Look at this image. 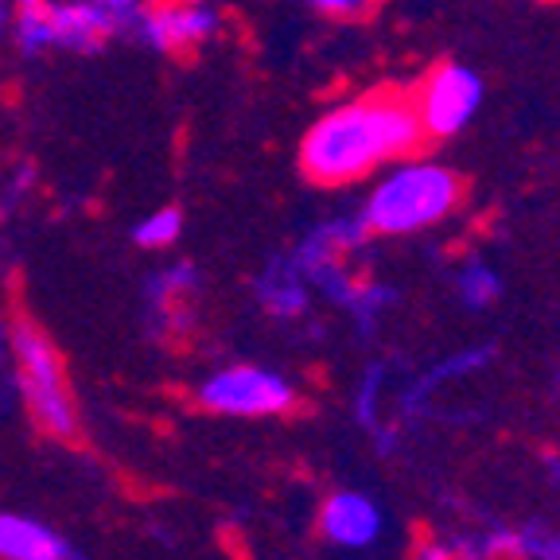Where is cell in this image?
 Segmentation results:
<instances>
[{
  "label": "cell",
  "mask_w": 560,
  "mask_h": 560,
  "mask_svg": "<svg viewBox=\"0 0 560 560\" xmlns=\"http://www.w3.org/2000/svg\"><path fill=\"white\" fill-rule=\"evenodd\" d=\"M459 195H464V184L444 164L409 160V164H397L394 172H385L377 179L359 214L370 234H417V230L444 222L459 202Z\"/></svg>",
  "instance_id": "2"
},
{
  "label": "cell",
  "mask_w": 560,
  "mask_h": 560,
  "mask_svg": "<svg viewBox=\"0 0 560 560\" xmlns=\"http://www.w3.org/2000/svg\"><path fill=\"white\" fill-rule=\"evenodd\" d=\"M0 377H12V324L0 319Z\"/></svg>",
  "instance_id": "18"
},
{
  "label": "cell",
  "mask_w": 560,
  "mask_h": 560,
  "mask_svg": "<svg viewBox=\"0 0 560 560\" xmlns=\"http://www.w3.org/2000/svg\"><path fill=\"white\" fill-rule=\"evenodd\" d=\"M35 191H39V167L20 160V164H12L9 172H4V179H0V210L12 219Z\"/></svg>",
  "instance_id": "15"
},
{
  "label": "cell",
  "mask_w": 560,
  "mask_h": 560,
  "mask_svg": "<svg viewBox=\"0 0 560 560\" xmlns=\"http://www.w3.org/2000/svg\"><path fill=\"white\" fill-rule=\"evenodd\" d=\"M482 94L487 90H482L479 70L464 67V62H440L424 79L417 102H412L424 137L447 140L455 132H464L475 121V114H479Z\"/></svg>",
  "instance_id": "7"
},
{
  "label": "cell",
  "mask_w": 560,
  "mask_h": 560,
  "mask_svg": "<svg viewBox=\"0 0 560 560\" xmlns=\"http://www.w3.org/2000/svg\"><path fill=\"white\" fill-rule=\"evenodd\" d=\"M114 39H125V32L102 0H44L12 12L9 47L20 59L97 55Z\"/></svg>",
  "instance_id": "3"
},
{
  "label": "cell",
  "mask_w": 560,
  "mask_h": 560,
  "mask_svg": "<svg viewBox=\"0 0 560 560\" xmlns=\"http://www.w3.org/2000/svg\"><path fill=\"white\" fill-rule=\"evenodd\" d=\"M202 272L195 261H167L149 272L144 280V315L156 335H172L187 324V300L199 292Z\"/></svg>",
  "instance_id": "8"
},
{
  "label": "cell",
  "mask_w": 560,
  "mask_h": 560,
  "mask_svg": "<svg viewBox=\"0 0 560 560\" xmlns=\"http://www.w3.org/2000/svg\"><path fill=\"white\" fill-rule=\"evenodd\" d=\"M417 560H452V552H447L444 545H424Z\"/></svg>",
  "instance_id": "20"
},
{
  "label": "cell",
  "mask_w": 560,
  "mask_h": 560,
  "mask_svg": "<svg viewBox=\"0 0 560 560\" xmlns=\"http://www.w3.org/2000/svg\"><path fill=\"white\" fill-rule=\"evenodd\" d=\"M0 560H86L51 525L0 510Z\"/></svg>",
  "instance_id": "10"
},
{
  "label": "cell",
  "mask_w": 560,
  "mask_h": 560,
  "mask_svg": "<svg viewBox=\"0 0 560 560\" xmlns=\"http://www.w3.org/2000/svg\"><path fill=\"white\" fill-rule=\"evenodd\" d=\"M12 385H16L24 409L32 412L35 429H44L55 440L79 432V412L70 397L62 354L51 335L32 319L12 324Z\"/></svg>",
  "instance_id": "4"
},
{
  "label": "cell",
  "mask_w": 560,
  "mask_h": 560,
  "mask_svg": "<svg viewBox=\"0 0 560 560\" xmlns=\"http://www.w3.org/2000/svg\"><path fill=\"white\" fill-rule=\"evenodd\" d=\"M254 296L272 319H300V315L312 307V284H307V277L296 269L292 254H280L257 272Z\"/></svg>",
  "instance_id": "11"
},
{
  "label": "cell",
  "mask_w": 560,
  "mask_h": 560,
  "mask_svg": "<svg viewBox=\"0 0 560 560\" xmlns=\"http://www.w3.org/2000/svg\"><path fill=\"white\" fill-rule=\"evenodd\" d=\"M16 9H32V4H44V0H12Z\"/></svg>",
  "instance_id": "21"
},
{
  "label": "cell",
  "mask_w": 560,
  "mask_h": 560,
  "mask_svg": "<svg viewBox=\"0 0 560 560\" xmlns=\"http://www.w3.org/2000/svg\"><path fill=\"white\" fill-rule=\"evenodd\" d=\"M319 525H324L327 541L342 545V549H366V545L377 537V529H382V514H377V506L366 499V494H359V490H342V494L327 499Z\"/></svg>",
  "instance_id": "12"
},
{
  "label": "cell",
  "mask_w": 560,
  "mask_h": 560,
  "mask_svg": "<svg viewBox=\"0 0 560 560\" xmlns=\"http://www.w3.org/2000/svg\"><path fill=\"white\" fill-rule=\"evenodd\" d=\"M202 409L222 417H280L296 405V389L269 366H222L199 385Z\"/></svg>",
  "instance_id": "6"
},
{
  "label": "cell",
  "mask_w": 560,
  "mask_h": 560,
  "mask_svg": "<svg viewBox=\"0 0 560 560\" xmlns=\"http://www.w3.org/2000/svg\"><path fill=\"white\" fill-rule=\"evenodd\" d=\"M184 210L172 207V202H164V207H152L144 210L137 222H132V245L137 249H144V254H167L179 237H184Z\"/></svg>",
  "instance_id": "13"
},
{
  "label": "cell",
  "mask_w": 560,
  "mask_h": 560,
  "mask_svg": "<svg viewBox=\"0 0 560 560\" xmlns=\"http://www.w3.org/2000/svg\"><path fill=\"white\" fill-rule=\"evenodd\" d=\"M366 237L370 230L362 222V214H335V219H324L319 226H312L292 245V261H296L300 272L327 261H347L350 254H359L366 245Z\"/></svg>",
  "instance_id": "9"
},
{
  "label": "cell",
  "mask_w": 560,
  "mask_h": 560,
  "mask_svg": "<svg viewBox=\"0 0 560 560\" xmlns=\"http://www.w3.org/2000/svg\"><path fill=\"white\" fill-rule=\"evenodd\" d=\"M315 12H324V16H362V12H370L377 4V0H307Z\"/></svg>",
  "instance_id": "16"
},
{
  "label": "cell",
  "mask_w": 560,
  "mask_h": 560,
  "mask_svg": "<svg viewBox=\"0 0 560 560\" xmlns=\"http://www.w3.org/2000/svg\"><path fill=\"white\" fill-rule=\"evenodd\" d=\"M222 16L210 0H144L125 39L152 55H191L214 44Z\"/></svg>",
  "instance_id": "5"
},
{
  "label": "cell",
  "mask_w": 560,
  "mask_h": 560,
  "mask_svg": "<svg viewBox=\"0 0 560 560\" xmlns=\"http://www.w3.org/2000/svg\"><path fill=\"white\" fill-rule=\"evenodd\" d=\"M12 12H16V4H12V0H0V51H4V47H9Z\"/></svg>",
  "instance_id": "19"
},
{
  "label": "cell",
  "mask_w": 560,
  "mask_h": 560,
  "mask_svg": "<svg viewBox=\"0 0 560 560\" xmlns=\"http://www.w3.org/2000/svg\"><path fill=\"white\" fill-rule=\"evenodd\" d=\"M102 4H105L109 12H114V20L121 24V32H129L132 16L140 12V4H144V0H102Z\"/></svg>",
  "instance_id": "17"
},
{
  "label": "cell",
  "mask_w": 560,
  "mask_h": 560,
  "mask_svg": "<svg viewBox=\"0 0 560 560\" xmlns=\"http://www.w3.org/2000/svg\"><path fill=\"white\" fill-rule=\"evenodd\" d=\"M499 292H502V280L487 261H467L464 265V272H459V296H464L467 307L494 304V300H499Z\"/></svg>",
  "instance_id": "14"
},
{
  "label": "cell",
  "mask_w": 560,
  "mask_h": 560,
  "mask_svg": "<svg viewBox=\"0 0 560 560\" xmlns=\"http://www.w3.org/2000/svg\"><path fill=\"white\" fill-rule=\"evenodd\" d=\"M424 129L409 97L362 94L331 105L300 140V172L319 187H347L382 164L409 160Z\"/></svg>",
  "instance_id": "1"
}]
</instances>
